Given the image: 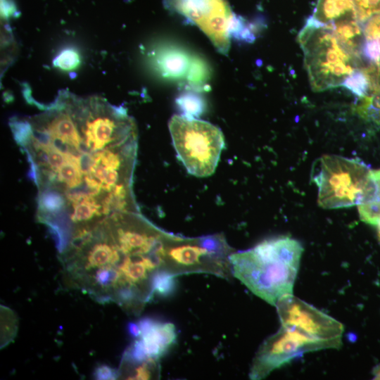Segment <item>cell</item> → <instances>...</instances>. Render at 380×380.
Listing matches in <instances>:
<instances>
[{
  "instance_id": "obj_12",
  "label": "cell",
  "mask_w": 380,
  "mask_h": 380,
  "mask_svg": "<svg viewBox=\"0 0 380 380\" xmlns=\"http://www.w3.org/2000/svg\"><path fill=\"white\" fill-rule=\"evenodd\" d=\"M175 327L170 322L156 320L153 326L139 337L150 358L158 359L175 343Z\"/></svg>"
},
{
  "instance_id": "obj_3",
  "label": "cell",
  "mask_w": 380,
  "mask_h": 380,
  "mask_svg": "<svg viewBox=\"0 0 380 380\" xmlns=\"http://www.w3.org/2000/svg\"><path fill=\"white\" fill-rule=\"evenodd\" d=\"M303 248L297 240L279 236L229 256L232 274L270 305L293 293Z\"/></svg>"
},
{
  "instance_id": "obj_1",
  "label": "cell",
  "mask_w": 380,
  "mask_h": 380,
  "mask_svg": "<svg viewBox=\"0 0 380 380\" xmlns=\"http://www.w3.org/2000/svg\"><path fill=\"white\" fill-rule=\"evenodd\" d=\"M39 113L13 117V138L37 189V217L63 250L77 231L139 212L133 190L135 121L98 96L61 90Z\"/></svg>"
},
{
  "instance_id": "obj_5",
  "label": "cell",
  "mask_w": 380,
  "mask_h": 380,
  "mask_svg": "<svg viewBox=\"0 0 380 380\" xmlns=\"http://www.w3.org/2000/svg\"><path fill=\"white\" fill-rule=\"evenodd\" d=\"M232 251L220 234L185 238L169 233L165 243L163 270L175 277L208 273L228 279L232 274L229 260Z\"/></svg>"
},
{
  "instance_id": "obj_6",
  "label": "cell",
  "mask_w": 380,
  "mask_h": 380,
  "mask_svg": "<svg viewBox=\"0 0 380 380\" xmlns=\"http://www.w3.org/2000/svg\"><path fill=\"white\" fill-rule=\"evenodd\" d=\"M169 129L177 158L188 172L198 177L211 175L224 146L222 131L208 122L184 115L172 116Z\"/></svg>"
},
{
  "instance_id": "obj_2",
  "label": "cell",
  "mask_w": 380,
  "mask_h": 380,
  "mask_svg": "<svg viewBox=\"0 0 380 380\" xmlns=\"http://www.w3.org/2000/svg\"><path fill=\"white\" fill-rule=\"evenodd\" d=\"M165 232L139 213L113 215L75 232L60 253L65 281L98 302L122 303L134 267L156 260Z\"/></svg>"
},
{
  "instance_id": "obj_23",
  "label": "cell",
  "mask_w": 380,
  "mask_h": 380,
  "mask_svg": "<svg viewBox=\"0 0 380 380\" xmlns=\"http://www.w3.org/2000/svg\"><path fill=\"white\" fill-rule=\"evenodd\" d=\"M96 379H115L119 377L118 370L110 366L103 365L98 366L94 373Z\"/></svg>"
},
{
  "instance_id": "obj_9",
  "label": "cell",
  "mask_w": 380,
  "mask_h": 380,
  "mask_svg": "<svg viewBox=\"0 0 380 380\" xmlns=\"http://www.w3.org/2000/svg\"><path fill=\"white\" fill-rule=\"evenodd\" d=\"M275 306L282 327L325 343L330 348L342 346L343 326L332 317L293 293L282 296Z\"/></svg>"
},
{
  "instance_id": "obj_25",
  "label": "cell",
  "mask_w": 380,
  "mask_h": 380,
  "mask_svg": "<svg viewBox=\"0 0 380 380\" xmlns=\"http://www.w3.org/2000/svg\"><path fill=\"white\" fill-rule=\"evenodd\" d=\"M373 374L375 379H380V366H377L375 367Z\"/></svg>"
},
{
  "instance_id": "obj_17",
  "label": "cell",
  "mask_w": 380,
  "mask_h": 380,
  "mask_svg": "<svg viewBox=\"0 0 380 380\" xmlns=\"http://www.w3.org/2000/svg\"><path fill=\"white\" fill-rule=\"evenodd\" d=\"M158 359L149 358L146 361L132 366L120 367L119 376L127 379H150L160 376Z\"/></svg>"
},
{
  "instance_id": "obj_19",
  "label": "cell",
  "mask_w": 380,
  "mask_h": 380,
  "mask_svg": "<svg viewBox=\"0 0 380 380\" xmlns=\"http://www.w3.org/2000/svg\"><path fill=\"white\" fill-rule=\"evenodd\" d=\"M176 288L175 277L165 270L159 271L153 279L154 295L167 297L174 293Z\"/></svg>"
},
{
  "instance_id": "obj_18",
  "label": "cell",
  "mask_w": 380,
  "mask_h": 380,
  "mask_svg": "<svg viewBox=\"0 0 380 380\" xmlns=\"http://www.w3.org/2000/svg\"><path fill=\"white\" fill-rule=\"evenodd\" d=\"M341 86L361 98L370 92V84L367 75L360 69L348 76Z\"/></svg>"
},
{
  "instance_id": "obj_14",
  "label": "cell",
  "mask_w": 380,
  "mask_h": 380,
  "mask_svg": "<svg viewBox=\"0 0 380 380\" xmlns=\"http://www.w3.org/2000/svg\"><path fill=\"white\" fill-rule=\"evenodd\" d=\"M327 24L331 28L341 45L359 64V56L364 36L362 24L357 18H346Z\"/></svg>"
},
{
  "instance_id": "obj_27",
  "label": "cell",
  "mask_w": 380,
  "mask_h": 380,
  "mask_svg": "<svg viewBox=\"0 0 380 380\" xmlns=\"http://www.w3.org/2000/svg\"><path fill=\"white\" fill-rule=\"evenodd\" d=\"M378 236H379V241H380V232H378Z\"/></svg>"
},
{
  "instance_id": "obj_15",
  "label": "cell",
  "mask_w": 380,
  "mask_h": 380,
  "mask_svg": "<svg viewBox=\"0 0 380 380\" xmlns=\"http://www.w3.org/2000/svg\"><path fill=\"white\" fill-rule=\"evenodd\" d=\"M312 16L324 24L357 18L353 0H317Z\"/></svg>"
},
{
  "instance_id": "obj_22",
  "label": "cell",
  "mask_w": 380,
  "mask_h": 380,
  "mask_svg": "<svg viewBox=\"0 0 380 380\" xmlns=\"http://www.w3.org/2000/svg\"><path fill=\"white\" fill-rule=\"evenodd\" d=\"M80 63V55L73 49H64L53 60V65L63 70H75Z\"/></svg>"
},
{
  "instance_id": "obj_11",
  "label": "cell",
  "mask_w": 380,
  "mask_h": 380,
  "mask_svg": "<svg viewBox=\"0 0 380 380\" xmlns=\"http://www.w3.org/2000/svg\"><path fill=\"white\" fill-rule=\"evenodd\" d=\"M363 42L359 56V68L367 75L370 92L380 91V14L362 23Z\"/></svg>"
},
{
  "instance_id": "obj_13",
  "label": "cell",
  "mask_w": 380,
  "mask_h": 380,
  "mask_svg": "<svg viewBox=\"0 0 380 380\" xmlns=\"http://www.w3.org/2000/svg\"><path fill=\"white\" fill-rule=\"evenodd\" d=\"M357 205L360 218L362 222L377 225L380 217V169L370 171Z\"/></svg>"
},
{
  "instance_id": "obj_8",
  "label": "cell",
  "mask_w": 380,
  "mask_h": 380,
  "mask_svg": "<svg viewBox=\"0 0 380 380\" xmlns=\"http://www.w3.org/2000/svg\"><path fill=\"white\" fill-rule=\"evenodd\" d=\"M167 7L193 22L224 54L229 48L230 35H239L243 20L236 18L227 0H166Z\"/></svg>"
},
{
  "instance_id": "obj_10",
  "label": "cell",
  "mask_w": 380,
  "mask_h": 380,
  "mask_svg": "<svg viewBox=\"0 0 380 380\" xmlns=\"http://www.w3.org/2000/svg\"><path fill=\"white\" fill-rule=\"evenodd\" d=\"M329 348V346L325 343L281 326L260 346L252 362L250 379H264L272 371L305 353Z\"/></svg>"
},
{
  "instance_id": "obj_20",
  "label": "cell",
  "mask_w": 380,
  "mask_h": 380,
  "mask_svg": "<svg viewBox=\"0 0 380 380\" xmlns=\"http://www.w3.org/2000/svg\"><path fill=\"white\" fill-rule=\"evenodd\" d=\"M177 103L184 112V115L188 117H198L204 110L203 102L196 96L183 95L177 100Z\"/></svg>"
},
{
  "instance_id": "obj_26",
  "label": "cell",
  "mask_w": 380,
  "mask_h": 380,
  "mask_svg": "<svg viewBox=\"0 0 380 380\" xmlns=\"http://www.w3.org/2000/svg\"><path fill=\"white\" fill-rule=\"evenodd\" d=\"M377 226H378V232H380V217H379Z\"/></svg>"
},
{
  "instance_id": "obj_16",
  "label": "cell",
  "mask_w": 380,
  "mask_h": 380,
  "mask_svg": "<svg viewBox=\"0 0 380 380\" xmlns=\"http://www.w3.org/2000/svg\"><path fill=\"white\" fill-rule=\"evenodd\" d=\"M353 110L363 120L380 126V91L360 98Z\"/></svg>"
},
{
  "instance_id": "obj_4",
  "label": "cell",
  "mask_w": 380,
  "mask_h": 380,
  "mask_svg": "<svg viewBox=\"0 0 380 380\" xmlns=\"http://www.w3.org/2000/svg\"><path fill=\"white\" fill-rule=\"evenodd\" d=\"M311 88L322 91L341 86L359 69L357 60L341 45L331 28L312 15L298 35Z\"/></svg>"
},
{
  "instance_id": "obj_7",
  "label": "cell",
  "mask_w": 380,
  "mask_h": 380,
  "mask_svg": "<svg viewBox=\"0 0 380 380\" xmlns=\"http://www.w3.org/2000/svg\"><path fill=\"white\" fill-rule=\"evenodd\" d=\"M313 170L318 203L327 209L357 205L371 171L358 160L333 155L319 158Z\"/></svg>"
},
{
  "instance_id": "obj_21",
  "label": "cell",
  "mask_w": 380,
  "mask_h": 380,
  "mask_svg": "<svg viewBox=\"0 0 380 380\" xmlns=\"http://www.w3.org/2000/svg\"><path fill=\"white\" fill-rule=\"evenodd\" d=\"M356 17L362 24L371 16L380 14V0H353Z\"/></svg>"
},
{
  "instance_id": "obj_24",
  "label": "cell",
  "mask_w": 380,
  "mask_h": 380,
  "mask_svg": "<svg viewBox=\"0 0 380 380\" xmlns=\"http://www.w3.org/2000/svg\"><path fill=\"white\" fill-rule=\"evenodd\" d=\"M127 330L129 334L133 338H138L141 336V329L138 323L129 322L127 324Z\"/></svg>"
}]
</instances>
